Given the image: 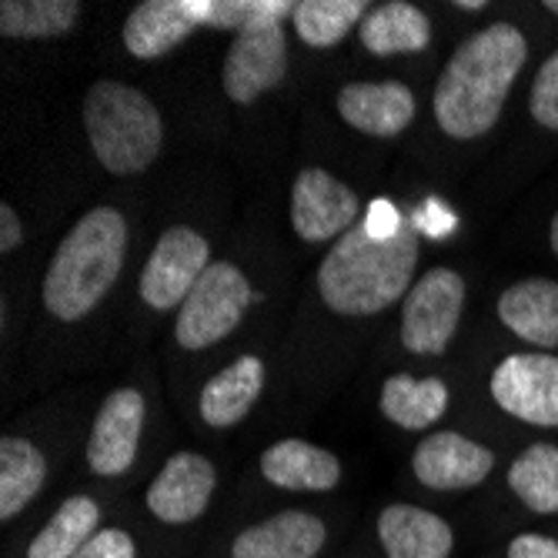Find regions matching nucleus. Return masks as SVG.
Segmentation results:
<instances>
[{
	"instance_id": "nucleus-26",
	"label": "nucleus",
	"mask_w": 558,
	"mask_h": 558,
	"mask_svg": "<svg viewBox=\"0 0 558 558\" xmlns=\"http://www.w3.org/2000/svg\"><path fill=\"white\" fill-rule=\"evenodd\" d=\"M509 488L535 515H558V448L529 445L509 465Z\"/></svg>"
},
{
	"instance_id": "nucleus-30",
	"label": "nucleus",
	"mask_w": 558,
	"mask_h": 558,
	"mask_svg": "<svg viewBox=\"0 0 558 558\" xmlns=\"http://www.w3.org/2000/svg\"><path fill=\"white\" fill-rule=\"evenodd\" d=\"M74 558H137V545L124 529H97Z\"/></svg>"
},
{
	"instance_id": "nucleus-23",
	"label": "nucleus",
	"mask_w": 558,
	"mask_h": 558,
	"mask_svg": "<svg viewBox=\"0 0 558 558\" xmlns=\"http://www.w3.org/2000/svg\"><path fill=\"white\" fill-rule=\"evenodd\" d=\"M47 482L44 451L27 438L0 441V519L11 522L37 498Z\"/></svg>"
},
{
	"instance_id": "nucleus-7",
	"label": "nucleus",
	"mask_w": 558,
	"mask_h": 558,
	"mask_svg": "<svg viewBox=\"0 0 558 558\" xmlns=\"http://www.w3.org/2000/svg\"><path fill=\"white\" fill-rule=\"evenodd\" d=\"M288 77V37L281 17H265L238 31L221 68L225 94L234 105H255Z\"/></svg>"
},
{
	"instance_id": "nucleus-35",
	"label": "nucleus",
	"mask_w": 558,
	"mask_h": 558,
	"mask_svg": "<svg viewBox=\"0 0 558 558\" xmlns=\"http://www.w3.org/2000/svg\"><path fill=\"white\" fill-rule=\"evenodd\" d=\"M548 241H551V251L558 255V211H555V218H551V228H548Z\"/></svg>"
},
{
	"instance_id": "nucleus-19",
	"label": "nucleus",
	"mask_w": 558,
	"mask_h": 558,
	"mask_svg": "<svg viewBox=\"0 0 558 558\" xmlns=\"http://www.w3.org/2000/svg\"><path fill=\"white\" fill-rule=\"evenodd\" d=\"M498 318L512 335L529 344L555 348L558 344V281L525 278L505 288L498 298Z\"/></svg>"
},
{
	"instance_id": "nucleus-21",
	"label": "nucleus",
	"mask_w": 558,
	"mask_h": 558,
	"mask_svg": "<svg viewBox=\"0 0 558 558\" xmlns=\"http://www.w3.org/2000/svg\"><path fill=\"white\" fill-rule=\"evenodd\" d=\"M359 37L368 54L395 58V54H422L432 44V21L422 8L409 0H391L365 14Z\"/></svg>"
},
{
	"instance_id": "nucleus-27",
	"label": "nucleus",
	"mask_w": 558,
	"mask_h": 558,
	"mask_svg": "<svg viewBox=\"0 0 558 558\" xmlns=\"http://www.w3.org/2000/svg\"><path fill=\"white\" fill-rule=\"evenodd\" d=\"M365 14V0H298L291 21L308 47H335L354 27H362Z\"/></svg>"
},
{
	"instance_id": "nucleus-17",
	"label": "nucleus",
	"mask_w": 558,
	"mask_h": 558,
	"mask_svg": "<svg viewBox=\"0 0 558 558\" xmlns=\"http://www.w3.org/2000/svg\"><path fill=\"white\" fill-rule=\"evenodd\" d=\"M201 24L187 11V0H144L124 21V47L137 61H155L181 47Z\"/></svg>"
},
{
	"instance_id": "nucleus-2",
	"label": "nucleus",
	"mask_w": 558,
	"mask_h": 558,
	"mask_svg": "<svg viewBox=\"0 0 558 558\" xmlns=\"http://www.w3.org/2000/svg\"><path fill=\"white\" fill-rule=\"evenodd\" d=\"M418 231L401 225L395 234L378 238L365 225L341 234L318 268V291L335 315L365 318L391 308L415 284Z\"/></svg>"
},
{
	"instance_id": "nucleus-33",
	"label": "nucleus",
	"mask_w": 558,
	"mask_h": 558,
	"mask_svg": "<svg viewBox=\"0 0 558 558\" xmlns=\"http://www.w3.org/2000/svg\"><path fill=\"white\" fill-rule=\"evenodd\" d=\"M365 228H368L372 234H378V238L395 234V231L401 228L395 205H388V201H375V205L368 208V225H365Z\"/></svg>"
},
{
	"instance_id": "nucleus-3",
	"label": "nucleus",
	"mask_w": 558,
	"mask_h": 558,
	"mask_svg": "<svg viewBox=\"0 0 558 558\" xmlns=\"http://www.w3.org/2000/svg\"><path fill=\"white\" fill-rule=\"evenodd\" d=\"M128 255V221L118 208L87 211L58 244L44 275V304L58 322H81L108 298Z\"/></svg>"
},
{
	"instance_id": "nucleus-22",
	"label": "nucleus",
	"mask_w": 558,
	"mask_h": 558,
	"mask_svg": "<svg viewBox=\"0 0 558 558\" xmlns=\"http://www.w3.org/2000/svg\"><path fill=\"white\" fill-rule=\"evenodd\" d=\"M448 385L441 378L391 375L381 388V415L404 432L432 428L448 412Z\"/></svg>"
},
{
	"instance_id": "nucleus-6",
	"label": "nucleus",
	"mask_w": 558,
	"mask_h": 558,
	"mask_svg": "<svg viewBox=\"0 0 558 558\" xmlns=\"http://www.w3.org/2000/svg\"><path fill=\"white\" fill-rule=\"evenodd\" d=\"M465 312V278L451 268L425 271L401 304V344L412 354L448 351Z\"/></svg>"
},
{
	"instance_id": "nucleus-14",
	"label": "nucleus",
	"mask_w": 558,
	"mask_h": 558,
	"mask_svg": "<svg viewBox=\"0 0 558 558\" xmlns=\"http://www.w3.org/2000/svg\"><path fill=\"white\" fill-rule=\"evenodd\" d=\"M338 114L368 137H398L415 121V94L401 81H354L338 90Z\"/></svg>"
},
{
	"instance_id": "nucleus-4",
	"label": "nucleus",
	"mask_w": 558,
	"mask_h": 558,
	"mask_svg": "<svg viewBox=\"0 0 558 558\" xmlns=\"http://www.w3.org/2000/svg\"><path fill=\"white\" fill-rule=\"evenodd\" d=\"M84 131L100 168L128 178L155 165L165 121L144 90L121 81H97L84 97Z\"/></svg>"
},
{
	"instance_id": "nucleus-28",
	"label": "nucleus",
	"mask_w": 558,
	"mask_h": 558,
	"mask_svg": "<svg viewBox=\"0 0 558 558\" xmlns=\"http://www.w3.org/2000/svg\"><path fill=\"white\" fill-rule=\"evenodd\" d=\"M187 11L201 27H221V31H244L265 17H288L294 4L288 0H187Z\"/></svg>"
},
{
	"instance_id": "nucleus-15",
	"label": "nucleus",
	"mask_w": 558,
	"mask_h": 558,
	"mask_svg": "<svg viewBox=\"0 0 558 558\" xmlns=\"http://www.w3.org/2000/svg\"><path fill=\"white\" fill-rule=\"evenodd\" d=\"M328 542V529L312 512H278L244 529L231 542V558H315Z\"/></svg>"
},
{
	"instance_id": "nucleus-13",
	"label": "nucleus",
	"mask_w": 558,
	"mask_h": 558,
	"mask_svg": "<svg viewBox=\"0 0 558 558\" xmlns=\"http://www.w3.org/2000/svg\"><path fill=\"white\" fill-rule=\"evenodd\" d=\"M495 469L492 448L459 432H435L418 441L412 454L415 478L432 492H465L482 485Z\"/></svg>"
},
{
	"instance_id": "nucleus-5",
	"label": "nucleus",
	"mask_w": 558,
	"mask_h": 558,
	"mask_svg": "<svg viewBox=\"0 0 558 558\" xmlns=\"http://www.w3.org/2000/svg\"><path fill=\"white\" fill-rule=\"evenodd\" d=\"M251 301H255V291H251L244 271L234 268L231 262H211V268L197 278V284L191 288L178 312V344L187 351H205L225 341L247 315Z\"/></svg>"
},
{
	"instance_id": "nucleus-36",
	"label": "nucleus",
	"mask_w": 558,
	"mask_h": 558,
	"mask_svg": "<svg viewBox=\"0 0 558 558\" xmlns=\"http://www.w3.org/2000/svg\"><path fill=\"white\" fill-rule=\"evenodd\" d=\"M545 11H551L558 17V0H545Z\"/></svg>"
},
{
	"instance_id": "nucleus-1",
	"label": "nucleus",
	"mask_w": 558,
	"mask_h": 558,
	"mask_svg": "<svg viewBox=\"0 0 558 558\" xmlns=\"http://www.w3.org/2000/svg\"><path fill=\"white\" fill-rule=\"evenodd\" d=\"M525 61L529 40L509 21L488 24L485 31L465 37L435 84L432 108L438 128L454 141L488 134L498 124Z\"/></svg>"
},
{
	"instance_id": "nucleus-34",
	"label": "nucleus",
	"mask_w": 558,
	"mask_h": 558,
	"mask_svg": "<svg viewBox=\"0 0 558 558\" xmlns=\"http://www.w3.org/2000/svg\"><path fill=\"white\" fill-rule=\"evenodd\" d=\"M454 8L469 11V14H478V11H485V0H454Z\"/></svg>"
},
{
	"instance_id": "nucleus-29",
	"label": "nucleus",
	"mask_w": 558,
	"mask_h": 558,
	"mask_svg": "<svg viewBox=\"0 0 558 558\" xmlns=\"http://www.w3.org/2000/svg\"><path fill=\"white\" fill-rule=\"evenodd\" d=\"M529 111L542 128L558 131V50L538 68V74L532 81Z\"/></svg>"
},
{
	"instance_id": "nucleus-10",
	"label": "nucleus",
	"mask_w": 558,
	"mask_h": 558,
	"mask_svg": "<svg viewBox=\"0 0 558 558\" xmlns=\"http://www.w3.org/2000/svg\"><path fill=\"white\" fill-rule=\"evenodd\" d=\"M362 215V197L325 168H304L291 187V228L301 241L325 244L348 234Z\"/></svg>"
},
{
	"instance_id": "nucleus-16",
	"label": "nucleus",
	"mask_w": 558,
	"mask_h": 558,
	"mask_svg": "<svg viewBox=\"0 0 558 558\" xmlns=\"http://www.w3.org/2000/svg\"><path fill=\"white\" fill-rule=\"evenodd\" d=\"M378 542L388 558H448L454 532L441 515L422 505L395 501L378 515Z\"/></svg>"
},
{
	"instance_id": "nucleus-11",
	"label": "nucleus",
	"mask_w": 558,
	"mask_h": 558,
	"mask_svg": "<svg viewBox=\"0 0 558 558\" xmlns=\"http://www.w3.org/2000/svg\"><path fill=\"white\" fill-rule=\"evenodd\" d=\"M218 488L215 465L197 451H178L144 492L147 512L165 525H187L208 512Z\"/></svg>"
},
{
	"instance_id": "nucleus-18",
	"label": "nucleus",
	"mask_w": 558,
	"mask_h": 558,
	"mask_svg": "<svg viewBox=\"0 0 558 558\" xmlns=\"http://www.w3.org/2000/svg\"><path fill=\"white\" fill-rule=\"evenodd\" d=\"M265 391V362L258 354H241L228 368L208 378V385L201 388V418L211 428H234L238 422L247 418V412L255 409V401Z\"/></svg>"
},
{
	"instance_id": "nucleus-9",
	"label": "nucleus",
	"mask_w": 558,
	"mask_h": 558,
	"mask_svg": "<svg viewBox=\"0 0 558 558\" xmlns=\"http://www.w3.org/2000/svg\"><path fill=\"white\" fill-rule=\"evenodd\" d=\"M492 398L501 412L538 428H558V359L509 354L492 372Z\"/></svg>"
},
{
	"instance_id": "nucleus-31",
	"label": "nucleus",
	"mask_w": 558,
	"mask_h": 558,
	"mask_svg": "<svg viewBox=\"0 0 558 558\" xmlns=\"http://www.w3.org/2000/svg\"><path fill=\"white\" fill-rule=\"evenodd\" d=\"M509 558H558V538L542 532H522L509 542Z\"/></svg>"
},
{
	"instance_id": "nucleus-24",
	"label": "nucleus",
	"mask_w": 558,
	"mask_h": 558,
	"mask_svg": "<svg viewBox=\"0 0 558 558\" xmlns=\"http://www.w3.org/2000/svg\"><path fill=\"white\" fill-rule=\"evenodd\" d=\"M100 529V505L90 495H71L50 522L31 538L27 558H74Z\"/></svg>"
},
{
	"instance_id": "nucleus-12",
	"label": "nucleus",
	"mask_w": 558,
	"mask_h": 558,
	"mask_svg": "<svg viewBox=\"0 0 558 558\" xmlns=\"http://www.w3.org/2000/svg\"><path fill=\"white\" fill-rule=\"evenodd\" d=\"M144 395L137 388H118L105 398L87 438V465L94 475L118 478L134 465L144 432Z\"/></svg>"
},
{
	"instance_id": "nucleus-32",
	"label": "nucleus",
	"mask_w": 558,
	"mask_h": 558,
	"mask_svg": "<svg viewBox=\"0 0 558 558\" xmlns=\"http://www.w3.org/2000/svg\"><path fill=\"white\" fill-rule=\"evenodd\" d=\"M21 241H24V225L17 211L11 205H0V251L11 255L14 247H21Z\"/></svg>"
},
{
	"instance_id": "nucleus-20",
	"label": "nucleus",
	"mask_w": 558,
	"mask_h": 558,
	"mask_svg": "<svg viewBox=\"0 0 558 558\" xmlns=\"http://www.w3.org/2000/svg\"><path fill=\"white\" fill-rule=\"evenodd\" d=\"M262 475L284 492H331L341 482V462L328 448L284 438L262 454Z\"/></svg>"
},
{
	"instance_id": "nucleus-8",
	"label": "nucleus",
	"mask_w": 558,
	"mask_h": 558,
	"mask_svg": "<svg viewBox=\"0 0 558 558\" xmlns=\"http://www.w3.org/2000/svg\"><path fill=\"white\" fill-rule=\"evenodd\" d=\"M211 268V244L205 234L194 228H168L155 251L147 255L137 291L141 301L155 312H171L181 308L197 278Z\"/></svg>"
},
{
	"instance_id": "nucleus-25",
	"label": "nucleus",
	"mask_w": 558,
	"mask_h": 558,
	"mask_svg": "<svg viewBox=\"0 0 558 558\" xmlns=\"http://www.w3.org/2000/svg\"><path fill=\"white\" fill-rule=\"evenodd\" d=\"M81 21L77 0H4L0 4V34L11 40H50L64 37Z\"/></svg>"
}]
</instances>
